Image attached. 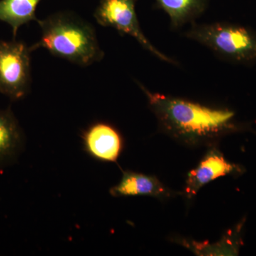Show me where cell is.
Segmentation results:
<instances>
[{"mask_svg": "<svg viewBox=\"0 0 256 256\" xmlns=\"http://www.w3.org/2000/svg\"><path fill=\"white\" fill-rule=\"evenodd\" d=\"M139 86L160 126L174 137L196 142L217 137L232 126V111L152 92Z\"/></svg>", "mask_w": 256, "mask_h": 256, "instance_id": "obj_1", "label": "cell"}, {"mask_svg": "<svg viewBox=\"0 0 256 256\" xmlns=\"http://www.w3.org/2000/svg\"><path fill=\"white\" fill-rule=\"evenodd\" d=\"M42 30L32 52L44 48L55 56L87 66L104 58L96 31L90 24L68 12H60L37 21Z\"/></svg>", "mask_w": 256, "mask_h": 256, "instance_id": "obj_2", "label": "cell"}, {"mask_svg": "<svg viewBox=\"0 0 256 256\" xmlns=\"http://www.w3.org/2000/svg\"><path fill=\"white\" fill-rule=\"evenodd\" d=\"M184 35L223 60L244 64L256 62V32L250 28L227 22H194Z\"/></svg>", "mask_w": 256, "mask_h": 256, "instance_id": "obj_3", "label": "cell"}, {"mask_svg": "<svg viewBox=\"0 0 256 256\" xmlns=\"http://www.w3.org/2000/svg\"><path fill=\"white\" fill-rule=\"evenodd\" d=\"M30 46L22 42L0 41V94L16 101L31 88Z\"/></svg>", "mask_w": 256, "mask_h": 256, "instance_id": "obj_4", "label": "cell"}, {"mask_svg": "<svg viewBox=\"0 0 256 256\" xmlns=\"http://www.w3.org/2000/svg\"><path fill=\"white\" fill-rule=\"evenodd\" d=\"M136 0H100L94 18L101 26L114 28L121 34L132 36L159 60L171 64H178L156 50L143 33L136 12Z\"/></svg>", "mask_w": 256, "mask_h": 256, "instance_id": "obj_5", "label": "cell"}, {"mask_svg": "<svg viewBox=\"0 0 256 256\" xmlns=\"http://www.w3.org/2000/svg\"><path fill=\"white\" fill-rule=\"evenodd\" d=\"M86 152L92 158L106 162H114L122 150V139L118 131L108 124L95 122L82 134Z\"/></svg>", "mask_w": 256, "mask_h": 256, "instance_id": "obj_6", "label": "cell"}, {"mask_svg": "<svg viewBox=\"0 0 256 256\" xmlns=\"http://www.w3.org/2000/svg\"><path fill=\"white\" fill-rule=\"evenodd\" d=\"M234 170L233 165L224 159L220 152H210L200 164L188 173L184 188L186 196L192 198L207 184L228 174Z\"/></svg>", "mask_w": 256, "mask_h": 256, "instance_id": "obj_7", "label": "cell"}, {"mask_svg": "<svg viewBox=\"0 0 256 256\" xmlns=\"http://www.w3.org/2000/svg\"><path fill=\"white\" fill-rule=\"evenodd\" d=\"M24 136L10 108L0 109V168L14 162L23 148Z\"/></svg>", "mask_w": 256, "mask_h": 256, "instance_id": "obj_8", "label": "cell"}, {"mask_svg": "<svg viewBox=\"0 0 256 256\" xmlns=\"http://www.w3.org/2000/svg\"><path fill=\"white\" fill-rule=\"evenodd\" d=\"M110 193L114 197L168 195L166 188L156 176L132 171L124 172L120 182L110 188Z\"/></svg>", "mask_w": 256, "mask_h": 256, "instance_id": "obj_9", "label": "cell"}, {"mask_svg": "<svg viewBox=\"0 0 256 256\" xmlns=\"http://www.w3.org/2000/svg\"><path fill=\"white\" fill-rule=\"evenodd\" d=\"M158 8L169 16L174 30L188 23H194L207 8L208 0H156Z\"/></svg>", "mask_w": 256, "mask_h": 256, "instance_id": "obj_10", "label": "cell"}, {"mask_svg": "<svg viewBox=\"0 0 256 256\" xmlns=\"http://www.w3.org/2000/svg\"><path fill=\"white\" fill-rule=\"evenodd\" d=\"M42 0H0V22L8 24L12 28L13 38L23 25L38 21L37 6Z\"/></svg>", "mask_w": 256, "mask_h": 256, "instance_id": "obj_11", "label": "cell"}]
</instances>
